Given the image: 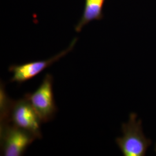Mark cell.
I'll return each instance as SVG.
<instances>
[{
	"mask_svg": "<svg viewBox=\"0 0 156 156\" xmlns=\"http://www.w3.org/2000/svg\"><path fill=\"white\" fill-rule=\"evenodd\" d=\"M1 122L11 123L33 135L36 139L42 138L41 125L42 123L30 101L24 98L12 100L4 90H1Z\"/></svg>",
	"mask_w": 156,
	"mask_h": 156,
	"instance_id": "cell-1",
	"label": "cell"
},
{
	"mask_svg": "<svg viewBox=\"0 0 156 156\" xmlns=\"http://www.w3.org/2000/svg\"><path fill=\"white\" fill-rule=\"evenodd\" d=\"M123 136L117 138L116 142L124 156H144L152 142L144 134L142 121L137 120L135 113H131L127 123L122 126Z\"/></svg>",
	"mask_w": 156,
	"mask_h": 156,
	"instance_id": "cell-2",
	"label": "cell"
},
{
	"mask_svg": "<svg viewBox=\"0 0 156 156\" xmlns=\"http://www.w3.org/2000/svg\"><path fill=\"white\" fill-rule=\"evenodd\" d=\"M1 153L5 156H20L36 140L33 135L11 123L1 122Z\"/></svg>",
	"mask_w": 156,
	"mask_h": 156,
	"instance_id": "cell-3",
	"label": "cell"
},
{
	"mask_svg": "<svg viewBox=\"0 0 156 156\" xmlns=\"http://www.w3.org/2000/svg\"><path fill=\"white\" fill-rule=\"evenodd\" d=\"M53 83V76L47 73L35 91L24 95L38 115L42 123L51 120L57 111L54 100Z\"/></svg>",
	"mask_w": 156,
	"mask_h": 156,
	"instance_id": "cell-4",
	"label": "cell"
},
{
	"mask_svg": "<svg viewBox=\"0 0 156 156\" xmlns=\"http://www.w3.org/2000/svg\"><path fill=\"white\" fill-rule=\"evenodd\" d=\"M77 39H73L66 49L62 50L58 54L46 60L30 62L21 65H13L9 68V71L13 73L11 82L20 84L34 78L46 68L50 67L54 62L59 60L62 57L73 50L76 44Z\"/></svg>",
	"mask_w": 156,
	"mask_h": 156,
	"instance_id": "cell-5",
	"label": "cell"
},
{
	"mask_svg": "<svg viewBox=\"0 0 156 156\" xmlns=\"http://www.w3.org/2000/svg\"><path fill=\"white\" fill-rule=\"evenodd\" d=\"M104 1L105 0H85L83 15L75 27L76 32H80L89 23L100 19Z\"/></svg>",
	"mask_w": 156,
	"mask_h": 156,
	"instance_id": "cell-6",
	"label": "cell"
},
{
	"mask_svg": "<svg viewBox=\"0 0 156 156\" xmlns=\"http://www.w3.org/2000/svg\"><path fill=\"white\" fill-rule=\"evenodd\" d=\"M155 152L156 153V146H155Z\"/></svg>",
	"mask_w": 156,
	"mask_h": 156,
	"instance_id": "cell-7",
	"label": "cell"
}]
</instances>
